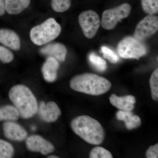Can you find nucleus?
I'll return each instance as SVG.
<instances>
[{"label": "nucleus", "instance_id": "nucleus-1", "mask_svg": "<svg viewBox=\"0 0 158 158\" xmlns=\"http://www.w3.org/2000/svg\"><path fill=\"white\" fill-rule=\"evenodd\" d=\"M72 129L89 144L99 145L105 138L103 128L96 119L86 115L78 116L71 123Z\"/></svg>", "mask_w": 158, "mask_h": 158}, {"label": "nucleus", "instance_id": "nucleus-2", "mask_svg": "<svg viewBox=\"0 0 158 158\" xmlns=\"http://www.w3.org/2000/svg\"><path fill=\"white\" fill-rule=\"evenodd\" d=\"M9 97L22 118H31L37 113V99L31 89L25 85L13 86L9 91Z\"/></svg>", "mask_w": 158, "mask_h": 158}, {"label": "nucleus", "instance_id": "nucleus-3", "mask_svg": "<svg viewBox=\"0 0 158 158\" xmlns=\"http://www.w3.org/2000/svg\"><path fill=\"white\" fill-rule=\"evenodd\" d=\"M70 88L77 92L99 95L109 91L111 83L107 79L95 74L85 73L74 77L70 82Z\"/></svg>", "mask_w": 158, "mask_h": 158}, {"label": "nucleus", "instance_id": "nucleus-4", "mask_svg": "<svg viewBox=\"0 0 158 158\" xmlns=\"http://www.w3.org/2000/svg\"><path fill=\"white\" fill-rule=\"evenodd\" d=\"M61 26L56 20L50 18L30 31V38L35 45L42 46L56 39L61 32Z\"/></svg>", "mask_w": 158, "mask_h": 158}, {"label": "nucleus", "instance_id": "nucleus-5", "mask_svg": "<svg viewBox=\"0 0 158 158\" xmlns=\"http://www.w3.org/2000/svg\"><path fill=\"white\" fill-rule=\"evenodd\" d=\"M118 55L123 59H139L146 55L147 49L141 41L133 37H127L118 43Z\"/></svg>", "mask_w": 158, "mask_h": 158}, {"label": "nucleus", "instance_id": "nucleus-6", "mask_svg": "<svg viewBox=\"0 0 158 158\" xmlns=\"http://www.w3.org/2000/svg\"><path fill=\"white\" fill-rule=\"evenodd\" d=\"M131 10V7L127 3H123L116 8L105 10L102 15V27L107 30L115 28L118 22L128 17Z\"/></svg>", "mask_w": 158, "mask_h": 158}, {"label": "nucleus", "instance_id": "nucleus-7", "mask_svg": "<svg viewBox=\"0 0 158 158\" xmlns=\"http://www.w3.org/2000/svg\"><path fill=\"white\" fill-rule=\"evenodd\" d=\"M78 21L85 37L91 39L95 36L101 24L99 16L95 11L88 10L82 12L79 15Z\"/></svg>", "mask_w": 158, "mask_h": 158}, {"label": "nucleus", "instance_id": "nucleus-8", "mask_svg": "<svg viewBox=\"0 0 158 158\" xmlns=\"http://www.w3.org/2000/svg\"><path fill=\"white\" fill-rule=\"evenodd\" d=\"M158 30V16L154 15L148 14L137 25L134 37L142 42L155 34Z\"/></svg>", "mask_w": 158, "mask_h": 158}, {"label": "nucleus", "instance_id": "nucleus-9", "mask_svg": "<svg viewBox=\"0 0 158 158\" xmlns=\"http://www.w3.org/2000/svg\"><path fill=\"white\" fill-rule=\"evenodd\" d=\"M26 144L27 148L32 152H40L48 155L55 150V147L51 142L41 136L33 135L27 138Z\"/></svg>", "mask_w": 158, "mask_h": 158}, {"label": "nucleus", "instance_id": "nucleus-10", "mask_svg": "<svg viewBox=\"0 0 158 158\" xmlns=\"http://www.w3.org/2000/svg\"><path fill=\"white\" fill-rule=\"evenodd\" d=\"M37 113L44 121L47 123H53L57 121L61 115L60 108L56 103L49 102H40L38 105Z\"/></svg>", "mask_w": 158, "mask_h": 158}, {"label": "nucleus", "instance_id": "nucleus-11", "mask_svg": "<svg viewBox=\"0 0 158 158\" xmlns=\"http://www.w3.org/2000/svg\"><path fill=\"white\" fill-rule=\"evenodd\" d=\"M3 130L6 138L12 141H22L27 138V132L24 128L13 121L5 122Z\"/></svg>", "mask_w": 158, "mask_h": 158}, {"label": "nucleus", "instance_id": "nucleus-12", "mask_svg": "<svg viewBox=\"0 0 158 158\" xmlns=\"http://www.w3.org/2000/svg\"><path fill=\"white\" fill-rule=\"evenodd\" d=\"M60 64L54 57L48 56L42 65L41 71L46 81L52 83L56 80Z\"/></svg>", "mask_w": 158, "mask_h": 158}, {"label": "nucleus", "instance_id": "nucleus-13", "mask_svg": "<svg viewBox=\"0 0 158 158\" xmlns=\"http://www.w3.org/2000/svg\"><path fill=\"white\" fill-rule=\"evenodd\" d=\"M40 52L42 55L54 57L59 62H63L66 58L67 49L60 43H52L44 46Z\"/></svg>", "mask_w": 158, "mask_h": 158}, {"label": "nucleus", "instance_id": "nucleus-14", "mask_svg": "<svg viewBox=\"0 0 158 158\" xmlns=\"http://www.w3.org/2000/svg\"><path fill=\"white\" fill-rule=\"evenodd\" d=\"M0 43L14 51L21 48L20 39L17 33L9 29H0Z\"/></svg>", "mask_w": 158, "mask_h": 158}, {"label": "nucleus", "instance_id": "nucleus-15", "mask_svg": "<svg viewBox=\"0 0 158 158\" xmlns=\"http://www.w3.org/2000/svg\"><path fill=\"white\" fill-rule=\"evenodd\" d=\"M111 104L117 109L124 111H131L135 108L136 100L132 95L118 97L113 94L110 98Z\"/></svg>", "mask_w": 158, "mask_h": 158}, {"label": "nucleus", "instance_id": "nucleus-16", "mask_svg": "<svg viewBox=\"0 0 158 158\" xmlns=\"http://www.w3.org/2000/svg\"><path fill=\"white\" fill-rule=\"evenodd\" d=\"M117 119L124 122L126 127L128 130H132L139 127L141 124L140 117L134 115L131 111L119 110L116 114Z\"/></svg>", "mask_w": 158, "mask_h": 158}, {"label": "nucleus", "instance_id": "nucleus-17", "mask_svg": "<svg viewBox=\"0 0 158 158\" xmlns=\"http://www.w3.org/2000/svg\"><path fill=\"white\" fill-rule=\"evenodd\" d=\"M31 0H6V11L10 15L19 14L30 6Z\"/></svg>", "mask_w": 158, "mask_h": 158}, {"label": "nucleus", "instance_id": "nucleus-18", "mask_svg": "<svg viewBox=\"0 0 158 158\" xmlns=\"http://www.w3.org/2000/svg\"><path fill=\"white\" fill-rule=\"evenodd\" d=\"M19 116V113L14 106L6 105L0 107V122L16 121Z\"/></svg>", "mask_w": 158, "mask_h": 158}, {"label": "nucleus", "instance_id": "nucleus-19", "mask_svg": "<svg viewBox=\"0 0 158 158\" xmlns=\"http://www.w3.org/2000/svg\"><path fill=\"white\" fill-rule=\"evenodd\" d=\"M15 150L12 144L0 139V158H11L14 156Z\"/></svg>", "mask_w": 158, "mask_h": 158}, {"label": "nucleus", "instance_id": "nucleus-20", "mask_svg": "<svg viewBox=\"0 0 158 158\" xmlns=\"http://www.w3.org/2000/svg\"><path fill=\"white\" fill-rule=\"evenodd\" d=\"M89 59L90 63L98 70L103 72L106 69L107 64L106 61L95 53H92L90 54L89 55Z\"/></svg>", "mask_w": 158, "mask_h": 158}, {"label": "nucleus", "instance_id": "nucleus-21", "mask_svg": "<svg viewBox=\"0 0 158 158\" xmlns=\"http://www.w3.org/2000/svg\"><path fill=\"white\" fill-rule=\"evenodd\" d=\"M142 9L145 13L155 15L158 12V0H141Z\"/></svg>", "mask_w": 158, "mask_h": 158}, {"label": "nucleus", "instance_id": "nucleus-22", "mask_svg": "<svg viewBox=\"0 0 158 158\" xmlns=\"http://www.w3.org/2000/svg\"><path fill=\"white\" fill-rule=\"evenodd\" d=\"M71 5V0H52L51 6L54 11L63 12L69 9Z\"/></svg>", "mask_w": 158, "mask_h": 158}, {"label": "nucleus", "instance_id": "nucleus-23", "mask_svg": "<svg viewBox=\"0 0 158 158\" xmlns=\"http://www.w3.org/2000/svg\"><path fill=\"white\" fill-rule=\"evenodd\" d=\"M150 85L151 89L152 96L155 100L158 99V69L157 68L153 72L150 79Z\"/></svg>", "mask_w": 158, "mask_h": 158}, {"label": "nucleus", "instance_id": "nucleus-24", "mask_svg": "<svg viewBox=\"0 0 158 158\" xmlns=\"http://www.w3.org/2000/svg\"><path fill=\"white\" fill-rule=\"evenodd\" d=\"M90 158H112L113 156L107 150L102 147H96L90 152Z\"/></svg>", "mask_w": 158, "mask_h": 158}, {"label": "nucleus", "instance_id": "nucleus-25", "mask_svg": "<svg viewBox=\"0 0 158 158\" xmlns=\"http://www.w3.org/2000/svg\"><path fill=\"white\" fill-rule=\"evenodd\" d=\"M14 59V55L9 49L0 46V60L4 63H9Z\"/></svg>", "mask_w": 158, "mask_h": 158}, {"label": "nucleus", "instance_id": "nucleus-26", "mask_svg": "<svg viewBox=\"0 0 158 158\" xmlns=\"http://www.w3.org/2000/svg\"><path fill=\"white\" fill-rule=\"evenodd\" d=\"M101 51L103 56L107 59L112 63H116L118 62L119 58L117 55L112 50L106 46L101 48Z\"/></svg>", "mask_w": 158, "mask_h": 158}, {"label": "nucleus", "instance_id": "nucleus-27", "mask_svg": "<svg viewBox=\"0 0 158 158\" xmlns=\"http://www.w3.org/2000/svg\"><path fill=\"white\" fill-rule=\"evenodd\" d=\"M147 158H157L158 157V144L150 146L147 150L146 154Z\"/></svg>", "mask_w": 158, "mask_h": 158}, {"label": "nucleus", "instance_id": "nucleus-28", "mask_svg": "<svg viewBox=\"0 0 158 158\" xmlns=\"http://www.w3.org/2000/svg\"><path fill=\"white\" fill-rule=\"evenodd\" d=\"M6 0H0V16H2L6 12Z\"/></svg>", "mask_w": 158, "mask_h": 158}, {"label": "nucleus", "instance_id": "nucleus-29", "mask_svg": "<svg viewBox=\"0 0 158 158\" xmlns=\"http://www.w3.org/2000/svg\"><path fill=\"white\" fill-rule=\"evenodd\" d=\"M48 158H59V157L57 156L52 155V156H49Z\"/></svg>", "mask_w": 158, "mask_h": 158}]
</instances>
